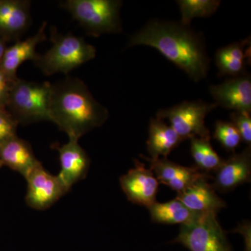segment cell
Listing matches in <instances>:
<instances>
[{
    "label": "cell",
    "mask_w": 251,
    "mask_h": 251,
    "mask_svg": "<svg viewBox=\"0 0 251 251\" xmlns=\"http://www.w3.org/2000/svg\"><path fill=\"white\" fill-rule=\"evenodd\" d=\"M135 46L156 49L194 82H199L207 75L209 59L202 36L180 23L150 21L130 37L128 46Z\"/></svg>",
    "instance_id": "6da1fadb"
},
{
    "label": "cell",
    "mask_w": 251,
    "mask_h": 251,
    "mask_svg": "<svg viewBox=\"0 0 251 251\" xmlns=\"http://www.w3.org/2000/svg\"><path fill=\"white\" fill-rule=\"evenodd\" d=\"M49 112L50 122L69 138L77 139L101 126L109 117L108 109L94 99L83 81L68 77L51 85Z\"/></svg>",
    "instance_id": "7a4b0ae2"
},
{
    "label": "cell",
    "mask_w": 251,
    "mask_h": 251,
    "mask_svg": "<svg viewBox=\"0 0 251 251\" xmlns=\"http://www.w3.org/2000/svg\"><path fill=\"white\" fill-rule=\"evenodd\" d=\"M52 46L34 61L44 75L50 76L58 73L67 74L82 64L95 58L97 50L83 38L68 34H59L51 29Z\"/></svg>",
    "instance_id": "3957f363"
},
{
    "label": "cell",
    "mask_w": 251,
    "mask_h": 251,
    "mask_svg": "<svg viewBox=\"0 0 251 251\" xmlns=\"http://www.w3.org/2000/svg\"><path fill=\"white\" fill-rule=\"evenodd\" d=\"M89 35L99 37L122 30L119 0H67L62 4Z\"/></svg>",
    "instance_id": "277c9868"
},
{
    "label": "cell",
    "mask_w": 251,
    "mask_h": 251,
    "mask_svg": "<svg viewBox=\"0 0 251 251\" xmlns=\"http://www.w3.org/2000/svg\"><path fill=\"white\" fill-rule=\"evenodd\" d=\"M51 84L18 78L10 90L7 105L10 113L18 123L50 121Z\"/></svg>",
    "instance_id": "5b68a950"
},
{
    "label": "cell",
    "mask_w": 251,
    "mask_h": 251,
    "mask_svg": "<svg viewBox=\"0 0 251 251\" xmlns=\"http://www.w3.org/2000/svg\"><path fill=\"white\" fill-rule=\"evenodd\" d=\"M217 107L215 103L202 100L184 101L158 110L156 118L168 120L182 141L193 138H211L210 132L205 125V117Z\"/></svg>",
    "instance_id": "8992f818"
},
{
    "label": "cell",
    "mask_w": 251,
    "mask_h": 251,
    "mask_svg": "<svg viewBox=\"0 0 251 251\" xmlns=\"http://www.w3.org/2000/svg\"><path fill=\"white\" fill-rule=\"evenodd\" d=\"M178 243L190 251H232L224 229L216 219V213H202L190 224L181 225Z\"/></svg>",
    "instance_id": "52a82bcc"
},
{
    "label": "cell",
    "mask_w": 251,
    "mask_h": 251,
    "mask_svg": "<svg viewBox=\"0 0 251 251\" xmlns=\"http://www.w3.org/2000/svg\"><path fill=\"white\" fill-rule=\"evenodd\" d=\"M27 182L26 203L36 210H46L68 193L58 176L50 174L41 163L25 178Z\"/></svg>",
    "instance_id": "ba28073f"
},
{
    "label": "cell",
    "mask_w": 251,
    "mask_h": 251,
    "mask_svg": "<svg viewBox=\"0 0 251 251\" xmlns=\"http://www.w3.org/2000/svg\"><path fill=\"white\" fill-rule=\"evenodd\" d=\"M120 186L128 201L147 208L156 202L158 182L151 170L135 161V167L120 179Z\"/></svg>",
    "instance_id": "9c48e42d"
},
{
    "label": "cell",
    "mask_w": 251,
    "mask_h": 251,
    "mask_svg": "<svg viewBox=\"0 0 251 251\" xmlns=\"http://www.w3.org/2000/svg\"><path fill=\"white\" fill-rule=\"evenodd\" d=\"M78 140L70 137L67 143L56 148L59 152L61 168L57 176L68 192L74 184L86 177L90 168V158Z\"/></svg>",
    "instance_id": "30bf717a"
},
{
    "label": "cell",
    "mask_w": 251,
    "mask_h": 251,
    "mask_svg": "<svg viewBox=\"0 0 251 251\" xmlns=\"http://www.w3.org/2000/svg\"><path fill=\"white\" fill-rule=\"evenodd\" d=\"M209 92L217 106L251 113V80L248 75L232 77L220 85H211Z\"/></svg>",
    "instance_id": "8fae6325"
},
{
    "label": "cell",
    "mask_w": 251,
    "mask_h": 251,
    "mask_svg": "<svg viewBox=\"0 0 251 251\" xmlns=\"http://www.w3.org/2000/svg\"><path fill=\"white\" fill-rule=\"evenodd\" d=\"M143 157L150 162V170L158 182L169 186L177 193L184 191L199 178L209 175L200 171L196 166H180L167 158L152 159Z\"/></svg>",
    "instance_id": "7c38bea8"
},
{
    "label": "cell",
    "mask_w": 251,
    "mask_h": 251,
    "mask_svg": "<svg viewBox=\"0 0 251 251\" xmlns=\"http://www.w3.org/2000/svg\"><path fill=\"white\" fill-rule=\"evenodd\" d=\"M216 173L212 186L222 192L232 191L244 183L249 182L251 175V147L224 161Z\"/></svg>",
    "instance_id": "4fadbf2b"
},
{
    "label": "cell",
    "mask_w": 251,
    "mask_h": 251,
    "mask_svg": "<svg viewBox=\"0 0 251 251\" xmlns=\"http://www.w3.org/2000/svg\"><path fill=\"white\" fill-rule=\"evenodd\" d=\"M47 22L44 21L34 35L23 41H18L7 48L0 62V70L11 80H17L16 72L18 68L26 61H34L39 54L36 47L46 39V29Z\"/></svg>",
    "instance_id": "5bb4252c"
},
{
    "label": "cell",
    "mask_w": 251,
    "mask_h": 251,
    "mask_svg": "<svg viewBox=\"0 0 251 251\" xmlns=\"http://www.w3.org/2000/svg\"><path fill=\"white\" fill-rule=\"evenodd\" d=\"M209 175L195 181L184 191L177 193L176 199L191 210L201 213L218 211L226 206V202L217 196L215 189L208 183Z\"/></svg>",
    "instance_id": "9a60e30c"
},
{
    "label": "cell",
    "mask_w": 251,
    "mask_h": 251,
    "mask_svg": "<svg viewBox=\"0 0 251 251\" xmlns=\"http://www.w3.org/2000/svg\"><path fill=\"white\" fill-rule=\"evenodd\" d=\"M0 159L3 166L20 173L25 179L41 163L30 144L17 135L0 145Z\"/></svg>",
    "instance_id": "2e32d148"
},
{
    "label": "cell",
    "mask_w": 251,
    "mask_h": 251,
    "mask_svg": "<svg viewBox=\"0 0 251 251\" xmlns=\"http://www.w3.org/2000/svg\"><path fill=\"white\" fill-rule=\"evenodd\" d=\"M30 5L26 0L0 1V34L11 38L24 34L31 21Z\"/></svg>",
    "instance_id": "e0dca14e"
},
{
    "label": "cell",
    "mask_w": 251,
    "mask_h": 251,
    "mask_svg": "<svg viewBox=\"0 0 251 251\" xmlns=\"http://www.w3.org/2000/svg\"><path fill=\"white\" fill-rule=\"evenodd\" d=\"M249 39L235 42L221 48L216 52V64L219 76L231 75L233 77L244 75L248 61L250 59L251 47Z\"/></svg>",
    "instance_id": "ac0fdd59"
},
{
    "label": "cell",
    "mask_w": 251,
    "mask_h": 251,
    "mask_svg": "<svg viewBox=\"0 0 251 251\" xmlns=\"http://www.w3.org/2000/svg\"><path fill=\"white\" fill-rule=\"evenodd\" d=\"M182 140L163 120L151 119L149 126L148 151L152 159L167 158Z\"/></svg>",
    "instance_id": "d6986e66"
},
{
    "label": "cell",
    "mask_w": 251,
    "mask_h": 251,
    "mask_svg": "<svg viewBox=\"0 0 251 251\" xmlns=\"http://www.w3.org/2000/svg\"><path fill=\"white\" fill-rule=\"evenodd\" d=\"M148 209L153 222L162 224H190L202 214L191 210L176 198L164 203L156 202Z\"/></svg>",
    "instance_id": "ffe728a7"
},
{
    "label": "cell",
    "mask_w": 251,
    "mask_h": 251,
    "mask_svg": "<svg viewBox=\"0 0 251 251\" xmlns=\"http://www.w3.org/2000/svg\"><path fill=\"white\" fill-rule=\"evenodd\" d=\"M211 138H193L191 140V153L196 167L204 173L217 171L223 160L213 149Z\"/></svg>",
    "instance_id": "44dd1931"
},
{
    "label": "cell",
    "mask_w": 251,
    "mask_h": 251,
    "mask_svg": "<svg viewBox=\"0 0 251 251\" xmlns=\"http://www.w3.org/2000/svg\"><path fill=\"white\" fill-rule=\"evenodd\" d=\"M179 5L181 19L180 23L190 27L195 18H207L217 11L221 5L218 0H179Z\"/></svg>",
    "instance_id": "7402d4cb"
},
{
    "label": "cell",
    "mask_w": 251,
    "mask_h": 251,
    "mask_svg": "<svg viewBox=\"0 0 251 251\" xmlns=\"http://www.w3.org/2000/svg\"><path fill=\"white\" fill-rule=\"evenodd\" d=\"M214 138L229 151H234L242 141L236 127L232 122H216Z\"/></svg>",
    "instance_id": "603a6c76"
},
{
    "label": "cell",
    "mask_w": 251,
    "mask_h": 251,
    "mask_svg": "<svg viewBox=\"0 0 251 251\" xmlns=\"http://www.w3.org/2000/svg\"><path fill=\"white\" fill-rule=\"evenodd\" d=\"M19 123L9 112L0 107V145L16 136Z\"/></svg>",
    "instance_id": "cb8c5ba5"
},
{
    "label": "cell",
    "mask_w": 251,
    "mask_h": 251,
    "mask_svg": "<svg viewBox=\"0 0 251 251\" xmlns=\"http://www.w3.org/2000/svg\"><path fill=\"white\" fill-rule=\"evenodd\" d=\"M251 112H233L230 115L232 123L237 128L242 140L251 146Z\"/></svg>",
    "instance_id": "d4e9b609"
},
{
    "label": "cell",
    "mask_w": 251,
    "mask_h": 251,
    "mask_svg": "<svg viewBox=\"0 0 251 251\" xmlns=\"http://www.w3.org/2000/svg\"><path fill=\"white\" fill-rule=\"evenodd\" d=\"M14 81L11 80L0 70V107L4 108L7 105L10 90Z\"/></svg>",
    "instance_id": "484cf974"
},
{
    "label": "cell",
    "mask_w": 251,
    "mask_h": 251,
    "mask_svg": "<svg viewBox=\"0 0 251 251\" xmlns=\"http://www.w3.org/2000/svg\"><path fill=\"white\" fill-rule=\"evenodd\" d=\"M234 231L244 236L245 239V251H251L250 223L247 222L242 224V226H239V227Z\"/></svg>",
    "instance_id": "4316f807"
},
{
    "label": "cell",
    "mask_w": 251,
    "mask_h": 251,
    "mask_svg": "<svg viewBox=\"0 0 251 251\" xmlns=\"http://www.w3.org/2000/svg\"><path fill=\"white\" fill-rule=\"evenodd\" d=\"M6 48H5L4 42L2 39H0V62L4 56V51Z\"/></svg>",
    "instance_id": "83f0119b"
},
{
    "label": "cell",
    "mask_w": 251,
    "mask_h": 251,
    "mask_svg": "<svg viewBox=\"0 0 251 251\" xmlns=\"http://www.w3.org/2000/svg\"><path fill=\"white\" fill-rule=\"evenodd\" d=\"M2 166H3L2 163H1V159H0V168H1V167H2Z\"/></svg>",
    "instance_id": "f1b7e54d"
}]
</instances>
